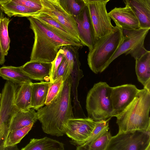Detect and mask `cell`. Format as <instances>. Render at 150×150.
Segmentation results:
<instances>
[{
	"instance_id": "1",
	"label": "cell",
	"mask_w": 150,
	"mask_h": 150,
	"mask_svg": "<svg viewBox=\"0 0 150 150\" xmlns=\"http://www.w3.org/2000/svg\"><path fill=\"white\" fill-rule=\"evenodd\" d=\"M28 19L34 35L30 61L51 62L61 47L70 45L81 48L83 46L79 40L71 35L64 34L32 17Z\"/></svg>"
},
{
	"instance_id": "2",
	"label": "cell",
	"mask_w": 150,
	"mask_h": 150,
	"mask_svg": "<svg viewBox=\"0 0 150 150\" xmlns=\"http://www.w3.org/2000/svg\"><path fill=\"white\" fill-rule=\"evenodd\" d=\"M60 91L49 105L37 110L38 118L45 133L63 136L67 120L74 118L71 103L72 79L71 75L64 80Z\"/></svg>"
},
{
	"instance_id": "3",
	"label": "cell",
	"mask_w": 150,
	"mask_h": 150,
	"mask_svg": "<svg viewBox=\"0 0 150 150\" xmlns=\"http://www.w3.org/2000/svg\"><path fill=\"white\" fill-rule=\"evenodd\" d=\"M150 91L139 89L126 109L116 117L118 133L135 130L150 131Z\"/></svg>"
},
{
	"instance_id": "4",
	"label": "cell",
	"mask_w": 150,
	"mask_h": 150,
	"mask_svg": "<svg viewBox=\"0 0 150 150\" xmlns=\"http://www.w3.org/2000/svg\"><path fill=\"white\" fill-rule=\"evenodd\" d=\"M123 39L122 29L116 26L110 33L97 40L89 50L87 61L91 70L97 74L107 68L109 61Z\"/></svg>"
},
{
	"instance_id": "5",
	"label": "cell",
	"mask_w": 150,
	"mask_h": 150,
	"mask_svg": "<svg viewBox=\"0 0 150 150\" xmlns=\"http://www.w3.org/2000/svg\"><path fill=\"white\" fill-rule=\"evenodd\" d=\"M111 90V87L106 82L100 81L94 84L86 98L88 117L96 122L112 117Z\"/></svg>"
},
{
	"instance_id": "6",
	"label": "cell",
	"mask_w": 150,
	"mask_h": 150,
	"mask_svg": "<svg viewBox=\"0 0 150 150\" xmlns=\"http://www.w3.org/2000/svg\"><path fill=\"white\" fill-rule=\"evenodd\" d=\"M106 150H150V131L135 130L112 136Z\"/></svg>"
},
{
	"instance_id": "7",
	"label": "cell",
	"mask_w": 150,
	"mask_h": 150,
	"mask_svg": "<svg viewBox=\"0 0 150 150\" xmlns=\"http://www.w3.org/2000/svg\"><path fill=\"white\" fill-rule=\"evenodd\" d=\"M149 29H122L123 40L108 63L107 68L114 60L123 54H130L135 60L146 53L148 50L144 47V41Z\"/></svg>"
},
{
	"instance_id": "8",
	"label": "cell",
	"mask_w": 150,
	"mask_h": 150,
	"mask_svg": "<svg viewBox=\"0 0 150 150\" xmlns=\"http://www.w3.org/2000/svg\"><path fill=\"white\" fill-rule=\"evenodd\" d=\"M20 85L7 81L2 89L0 102V127L4 131L6 141L14 116L19 110L15 100Z\"/></svg>"
},
{
	"instance_id": "9",
	"label": "cell",
	"mask_w": 150,
	"mask_h": 150,
	"mask_svg": "<svg viewBox=\"0 0 150 150\" xmlns=\"http://www.w3.org/2000/svg\"><path fill=\"white\" fill-rule=\"evenodd\" d=\"M41 2L42 7L40 13L51 17L62 25L70 34L79 40L77 24L72 16L66 12L58 2L48 0H41Z\"/></svg>"
},
{
	"instance_id": "10",
	"label": "cell",
	"mask_w": 150,
	"mask_h": 150,
	"mask_svg": "<svg viewBox=\"0 0 150 150\" xmlns=\"http://www.w3.org/2000/svg\"><path fill=\"white\" fill-rule=\"evenodd\" d=\"M107 2L89 3L87 6L94 29L96 40L109 34L114 29L106 8Z\"/></svg>"
},
{
	"instance_id": "11",
	"label": "cell",
	"mask_w": 150,
	"mask_h": 150,
	"mask_svg": "<svg viewBox=\"0 0 150 150\" xmlns=\"http://www.w3.org/2000/svg\"><path fill=\"white\" fill-rule=\"evenodd\" d=\"M96 123L88 117L69 119L66 125L64 134L71 139V144L77 146L89 137Z\"/></svg>"
},
{
	"instance_id": "12",
	"label": "cell",
	"mask_w": 150,
	"mask_h": 150,
	"mask_svg": "<svg viewBox=\"0 0 150 150\" xmlns=\"http://www.w3.org/2000/svg\"><path fill=\"white\" fill-rule=\"evenodd\" d=\"M133 84H127L111 87L110 93L112 117L120 115L132 102L139 91Z\"/></svg>"
},
{
	"instance_id": "13",
	"label": "cell",
	"mask_w": 150,
	"mask_h": 150,
	"mask_svg": "<svg viewBox=\"0 0 150 150\" xmlns=\"http://www.w3.org/2000/svg\"><path fill=\"white\" fill-rule=\"evenodd\" d=\"M77 24L79 39L83 46L89 50L95 44L96 39L89 10L86 5L80 14L74 18Z\"/></svg>"
},
{
	"instance_id": "14",
	"label": "cell",
	"mask_w": 150,
	"mask_h": 150,
	"mask_svg": "<svg viewBox=\"0 0 150 150\" xmlns=\"http://www.w3.org/2000/svg\"><path fill=\"white\" fill-rule=\"evenodd\" d=\"M108 14L116 26L122 29L131 30L140 28L139 20L129 7H115Z\"/></svg>"
},
{
	"instance_id": "15",
	"label": "cell",
	"mask_w": 150,
	"mask_h": 150,
	"mask_svg": "<svg viewBox=\"0 0 150 150\" xmlns=\"http://www.w3.org/2000/svg\"><path fill=\"white\" fill-rule=\"evenodd\" d=\"M51 66V62L30 61L21 67L31 80L49 81Z\"/></svg>"
},
{
	"instance_id": "16",
	"label": "cell",
	"mask_w": 150,
	"mask_h": 150,
	"mask_svg": "<svg viewBox=\"0 0 150 150\" xmlns=\"http://www.w3.org/2000/svg\"><path fill=\"white\" fill-rule=\"evenodd\" d=\"M137 18L140 28L150 29V0H123Z\"/></svg>"
},
{
	"instance_id": "17",
	"label": "cell",
	"mask_w": 150,
	"mask_h": 150,
	"mask_svg": "<svg viewBox=\"0 0 150 150\" xmlns=\"http://www.w3.org/2000/svg\"><path fill=\"white\" fill-rule=\"evenodd\" d=\"M135 71L137 79L144 88L150 91V52L147 51L135 59Z\"/></svg>"
},
{
	"instance_id": "18",
	"label": "cell",
	"mask_w": 150,
	"mask_h": 150,
	"mask_svg": "<svg viewBox=\"0 0 150 150\" xmlns=\"http://www.w3.org/2000/svg\"><path fill=\"white\" fill-rule=\"evenodd\" d=\"M50 82H32L31 108L37 110L45 105Z\"/></svg>"
},
{
	"instance_id": "19",
	"label": "cell",
	"mask_w": 150,
	"mask_h": 150,
	"mask_svg": "<svg viewBox=\"0 0 150 150\" xmlns=\"http://www.w3.org/2000/svg\"><path fill=\"white\" fill-rule=\"evenodd\" d=\"M64 144L57 140L45 137L33 138L22 150H64Z\"/></svg>"
},
{
	"instance_id": "20",
	"label": "cell",
	"mask_w": 150,
	"mask_h": 150,
	"mask_svg": "<svg viewBox=\"0 0 150 150\" xmlns=\"http://www.w3.org/2000/svg\"><path fill=\"white\" fill-rule=\"evenodd\" d=\"M38 120L37 112L34 109L31 108L26 110H19L13 118L9 132L24 127L32 123H34Z\"/></svg>"
},
{
	"instance_id": "21",
	"label": "cell",
	"mask_w": 150,
	"mask_h": 150,
	"mask_svg": "<svg viewBox=\"0 0 150 150\" xmlns=\"http://www.w3.org/2000/svg\"><path fill=\"white\" fill-rule=\"evenodd\" d=\"M32 83L31 80H29L20 85L15 100V105L19 110L31 108Z\"/></svg>"
},
{
	"instance_id": "22",
	"label": "cell",
	"mask_w": 150,
	"mask_h": 150,
	"mask_svg": "<svg viewBox=\"0 0 150 150\" xmlns=\"http://www.w3.org/2000/svg\"><path fill=\"white\" fill-rule=\"evenodd\" d=\"M0 76L20 85L31 80L23 71L21 66H3L0 68Z\"/></svg>"
},
{
	"instance_id": "23",
	"label": "cell",
	"mask_w": 150,
	"mask_h": 150,
	"mask_svg": "<svg viewBox=\"0 0 150 150\" xmlns=\"http://www.w3.org/2000/svg\"><path fill=\"white\" fill-rule=\"evenodd\" d=\"M0 6L3 12L10 17L17 16L28 17L40 13V11L29 8L11 0L1 5Z\"/></svg>"
},
{
	"instance_id": "24",
	"label": "cell",
	"mask_w": 150,
	"mask_h": 150,
	"mask_svg": "<svg viewBox=\"0 0 150 150\" xmlns=\"http://www.w3.org/2000/svg\"><path fill=\"white\" fill-rule=\"evenodd\" d=\"M111 118L96 122L95 126L89 137L81 144L76 146V150H86L88 146L108 130H109V121Z\"/></svg>"
},
{
	"instance_id": "25",
	"label": "cell",
	"mask_w": 150,
	"mask_h": 150,
	"mask_svg": "<svg viewBox=\"0 0 150 150\" xmlns=\"http://www.w3.org/2000/svg\"><path fill=\"white\" fill-rule=\"evenodd\" d=\"M79 47L73 45L62 46L59 51L62 53L67 61V77L72 73L76 57L78 56L77 50Z\"/></svg>"
},
{
	"instance_id": "26",
	"label": "cell",
	"mask_w": 150,
	"mask_h": 150,
	"mask_svg": "<svg viewBox=\"0 0 150 150\" xmlns=\"http://www.w3.org/2000/svg\"><path fill=\"white\" fill-rule=\"evenodd\" d=\"M34 124L32 123L24 127L10 132L6 139L5 150L8 149L9 147L19 143L31 129Z\"/></svg>"
},
{
	"instance_id": "27",
	"label": "cell",
	"mask_w": 150,
	"mask_h": 150,
	"mask_svg": "<svg viewBox=\"0 0 150 150\" xmlns=\"http://www.w3.org/2000/svg\"><path fill=\"white\" fill-rule=\"evenodd\" d=\"M60 5L74 18L79 16L86 6L83 0H58Z\"/></svg>"
},
{
	"instance_id": "28",
	"label": "cell",
	"mask_w": 150,
	"mask_h": 150,
	"mask_svg": "<svg viewBox=\"0 0 150 150\" xmlns=\"http://www.w3.org/2000/svg\"><path fill=\"white\" fill-rule=\"evenodd\" d=\"M9 22L8 18L4 17L1 19L0 23V41L2 52L5 56L7 55L10 48V40L8 31Z\"/></svg>"
},
{
	"instance_id": "29",
	"label": "cell",
	"mask_w": 150,
	"mask_h": 150,
	"mask_svg": "<svg viewBox=\"0 0 150 150\" xmlns=\"http://www.w3.org/2000/svg\"><path fill=\"white\" fill-rule=\"evenodd\" d=\"M112 136L108 130L87 147L88 150H106Z\"/></svg>"
},
{
	"instance_id": "30",
	"label": "cell",
	"mask_w": 150,
	"mask_h": 150,
	"mask_svg": "<svg viewBox=\"0 0 150 150\" xmlns=\"http://www.w3.org/2000/svg\"><path fill=\"white\" fill-rule=\"evenodd\" d=\"M32 17L64 34L71 35L68 33L67 30L62 25L54 19L47 14L39 13Z\"/></svg>"
},
{
	"instance_id": "31",
	"label": "cell",
	"mask_w": 150,
	"mask_h": 150,
	"mask_svg": "<svg viewBox=\"0 0 150 150\" xmlns=\"http://www.w3.org/2000/svg\"><path fill=\"white\" fill-rule=\"evenodd\" d=\"M64 80L62 76L50 81L45 105L50 104L60 91L62 87Z\"/></svg>"
},
{
	"instance_id": "32",
	"label": "cell",
	"mask_w": 150,
	"mask_h": 150,
	"mask_svg": "<svg viewBox=\"0 0 150 150\" xmlns=\"http://www.w3.org/2000/svg\"><path fill=\"white\" fill-rule=\"evenodd\" d=\"M64 58L63 54L59 51L54 60L51 62L50 81L52 82L56 78L58 69Z\"/></svg>"
},
{
	"instance_id": "33",
	"label": "cell",
	"mask_w": 150,
	"mask_h": 150,
	"mask_svg": "<svg viewBox=\"0 0 150 150\" xmlns=\"http://www.w3.org/2000/svg\"><path fill=\"white\" fill-rule=\"evenodd\" d=\"M15 3L40 11L42 8L41 0H11Z\"/></svg>"
},
{
	"instance_id": "34",
	"label": "cell",
	"mask_w": 150,
	"mask_h": 150,
	"mask_svg": "<svg viewBox=\"0 0 150 150\" xmlns=\"http://www.w3.org/2000/svg\"><path fill=\"white\" fill-rule=\"evenodd\" d=\"M67 61L64 57L58 69L55 79L59 77L62 76L63 80H64L68 77H67Z\"/></svg>"
},
{
	"instance_id": "35",
	"label": "cell",
	"mask_w": 150,
	"mask_h": 150,
	"mask_svg": "<svg viewBox=\"0 0 150 150\" xmlns=\"http://www.w3.org/2000/svg\"><path fill=\"white\" fill-rule=\"evenodd\" d=\"M84 2L85 3L86 5V4L95 3V2H101L104 3L107 2V3L110 0H83Z\"/></svg>"
},
{
	"instance_id": "36",
	"label": "cell",
	"mask_w": 150,
	"mask_h": 150,
	"mask_svg": "<svg viewBox=\"0 0 150 150\" xmlns=\"http://www.w3.org/2000/svg\"><path fill=\"white\" fill-rule=\"evenodd\" d=\"M11 0H0V5H2Z\"/></svg>"
},
{
	"instance_id": "37",
	"label": "cell",
	"mask_w": 150,
	"mask_h": 150,
	"mask_svg": "<svg viewBox=\"0 0 150 150\" xmlns=\"http://www.w3.org/2000/svg\"><path fill=\"white\" fill-rule=\"evenodd\" d=\"M48 0L59 3L58 0Z\"/></svg>"
},
{
	"instance_id": "38",
	"label": "cell",
	"mask_w": 150,
	"mask_h": 150,
	"mask_svg": "<svg viewBox=\"0 0 150 150\" xmlns=\"http://www.w3.org/2000/svg\"><path fill=\"white\" fill-rule=\"evenodd\" d=\"M1 93H0V100L1 98Z\"/></svg>"
}]
</instances>
